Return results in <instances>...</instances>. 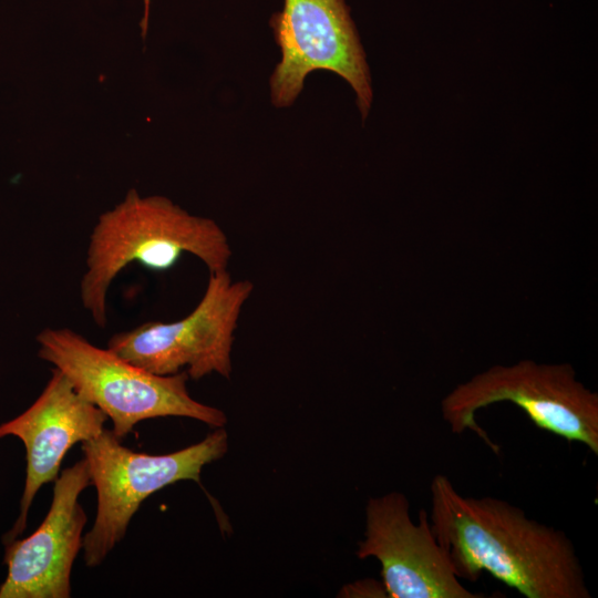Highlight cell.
Returning a JSON list of instances; mask_svg holds the SVG:
<instances>
[{
	"instance_id": "cell-1",
	"label": "cell",
	"mask_w": 598,
	"mask_h": 598,
	"mask_svg": "<svg viewBox=\"0 0 598 598\" xmlns=\"http://www.w3.org/2000/svg\"><path fill=\"white\" fill-rule=\"evenodd\" d=\"M432 532L460 579L483 571L525 598H590L576 548L565 532L507 501L464 496L443 474L432 478Z\"/></svg>"
},
{
	"instance_id": "cell-2",
	"label": "cell",
	"mask_w": 598,
	"mask_h": 598,
	"mask_svg": "<svg viewBox=\"0 0 598 598\" xmlns=\"http://www.w3.org/2000/svg\"><path fill=\"white\" fill-rule=\"evenodd\" d=\"M189 254L209 272L226 270L233 251L213 219L195 216L164 196L142 197L135 189L103 213L92 229L80 282L83 308L99 328L107 323V292L116 276L137 262L154 271L173 268Z\"/></svg>"
},
{
	"instance_id": "cell-3",
	"label": "cell",
	"mask_w": 598,
	"mask_h": 598,
	"mask_svg": "<svg viewBox=\"0 0 598 598\" xmlns=\"http://www.w3.org/2000/svg\"><path fill=\"white\" fill-rule=\"evenodd\" d=\"M38 355L60 370L76 392L111 419L120 440L136 423L155 417L185 416L214 427L227 417L190 396L186 371L159 375L107 348H99L70 328H45L37 336Z\"/></svg>"
},
{
	"instance_id": "cell-4",
	"label": "cell",
	"mask_w": 598,
	"mask_h": 598,
	"mask_svg": "<svg viewBox=\"0 0 598 598\" xmlns=\"http://www.w3.org/2000/svg\"><path fill=\"white\" fill-rule=\"evenodd\" d=\"M505 401L523 410L538 429L581 443L598 455V394L577 379L568 363L522 360L512 365H494L445 395L441 413L454 434L473 431L498 453L475 414Z\"/></svg>"
},
{
	"instance_id": "cell-5",
	"label": "cell",
	"mask_w": 598,
	"mask_h": 598,
	"mask_svg": "<svg viewBox=\"0 0 598 598\" xmlns=\"http://www.w3.org/2000/svg\"><path fill=\"white\" fill-rule=\"evenodd\" d=\"M81 448L97 492L96 517L83 536V559L86 567H97L123 539L141 504L178 481L199 483L202 468L226 454L228 435L218 427L186 448L150 455L125 447L112 431L104 429L95 439L83 442Z\"/></svg>"
},
{
	"instance_id": "cell-6",
	"label": "cell",
	"mask_w": 598,
	"mask_h": 598,
	"mask_svg": "<svg viewBox=\"0 0 598 598\" xmlns=\"http://www.w3.org/2000/svg\"><path fill=\"white\" fill-rule=\"evenodd\" d=\"M252 291L250 280H233L227 269L209 272L200 300L187 316L115 333L106 348L155 374L186 371L194 380L212 373L229 379L235 331Z\"/></svg>"
},
{
	"instance_id": "cell-7",
	"label": "cell",
	"mask_w": 598,
	"mask_h": 598,
	"mask_svg": "<svg viewBox=\"0 0 598 598\" xmlns=\"http://www.w3.org/2000/svg\"><path fill=\"white\" fill-rule=\"evenodd\" d=\"M270 27L281 52L269 82L276 107L292 105L307 75L327 70L350 84L365 120L373 97L371 76L344 0H285Z\"/></svg>"
},
{
	"instance_id": "cell-8",
	"label": "cell",
	"mask_w": 598,
	"mask_h": 598,
	"mask_svg": "<svg viewBox=\"0 0 598 598\" xmlns=\"http://www.w3.org/2000/svg\"><path fill=\"white\" fill-rule=\"evenodd\" d=\"M357 556L379 560L388 597H485L461 584L446 551L432 532L429 513L421 509L419 520L414 523L410 502L399 492L369 498L364 538L358 543Z\"/></svg>"
},
{
	"instance_id": "cell-9",
	"label": "cell",
	"mask_w": 598,
	"mask_h": 598,
	"mask_svg": "<svg viewBox=\"0 0 598 598\" xmlns=\"http://www.w3.org/2000/svg\"><path fill=\"white\" fill-rule=\"evenodd\" d=\"M91 484L83 457L54 481L50 509L29 537L7 543L8 574L0 598H69L71 570L82 549L86 514L80 494Z\"/></svg>"
},
{
	"instance_id": "cell-10",
	"label": "cell",
	"mask_w": 598,
	"mask_h": 598,
	"mask_svg": "<svg viewBox=\"0 0 598 598\" xmlns=\"http://www.w3.org/2000/svg\"><path fill=\"white\" fill-rule=\"evenodd\" d=\"M107 416L80 395L56 368L51 371L39 398L22 414L0 425V437H19L27 451V476L20 514L7 540L27 526V517L38 491L54 482L68 451L76 443L95 439Z\"/></svg>"
},
{
	"instance_id": "cell-11",
	"label": "cell",
	"mask_w": 598,
	"mask_h": 598,
	"mask_svg": "<svg viewBox=\"0 0 598 598\" xmlns=\"http://www.w3.org/2000/svg\"><path fill=\"white\" fill-rule=\"evenodd\" d=\"M144 3H145V14H144V18L142 20V30H143V38L145 37V32L147 30V18H148V6H150V0H144Z\"/></svg>"
}]
</instances>
